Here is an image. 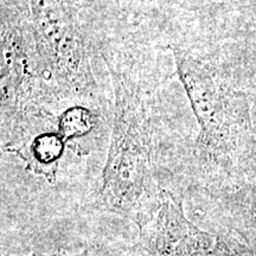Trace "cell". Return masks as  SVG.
<instances>
[{
  "label": "cell",
  "instance_id": "7",
  "mask_svg": "<svg viewBox=\"0 0 256 256\" xmlns=\"http://www.w3.org/2000/svg\"><path fill=\"white\" fill-rule=\"evenodd\" d=\"M212 256H256V254L243 240L228 230L216 236Z\"/></svg>",
  "mask_w": 256,
  "mask_h": 256
},
{
  "label": "cell",
  "instance_id": "9",
  "mask_svg": "<svg viewBox=\"0 0 256 256\" xmlns=\"http://www.w3.org/2000/svg\"><path fill=\"white\" fill-rule=\"evenodd\" d=\"M31 256H46V255H37V254H34ZM74 256H113V255H107L104 254V252H96V250H84L82 252H80L78 255H74Z\"/></svg>",
  "mask_w": 256,
  "mask_h": 256
},
{
  "label": "cell",
  "instance_id": "1",
  "mask_svg": "<svg viewBox=\"0 0 256 256\" xmlns=\"http://www.w3.org/2000/svg\"><path fill=\"white\" fill-rule=\"evenodd\" d=\"M110 72L114 124L100 194L110 211L139 223L156 209L162 190L153 177L151 124L136 83L119 70Z\"/></svg>",
  "mask_w": 256,
  "mask_h": 256
},
{
  "label": "cell",
  "instance_id": "5",
  "mask_svg": "<svg viewBox=\"0 0 256 256\" xmlns=\"http://www.w3.org/2000/svg\"><path fill=\"white\" fill-rule=\"evenodd\" d=\"M66 144L58 130H46L28 136L23 142L12 147V151L26 162L28 168L44 176L52 183Z\"/></svg>",
  "mask_w": 256,
  "mask_h": 256
},
{
  "label": "cell",
  "instance_id": "4",
  "mask_svg": "<svg viewBox=\"0 0 256 256\" xmlns=\"http://www.w3.org/2000/svg\"><path fill=\"white\" fill-rule=\"evenodd\" d=\"M136 226L142 256H212L215 249V236L191 223L182 202L164 188L156 209Z\"/></svg>",
  "mask_w": 256,
  "mask_h": 256
},
{
  "label": "cell",
  "instance_id": "6",
  "mask_svg": "<svg viewBox=\"0 0 256 256\" xmlns=\"http://www.w3.org/2000/svg\"><path fill=\"white\" fill-rule=\"evenodd\" d=\"M92 112L81 106L64 110L57 121V130L66 142L87 134L94 126Z\"/></svg>",
  "mask_w": 256,
  "mask_h": 256
},
{
  "label": "cell",
  "instance_id": "2",
  "mask_svg": "<svg viewBox=\"0 0 256 256\" xmlns=\"http://www.w3.org/2000/svg\"><path fill=\"white\" fill-rule=\"evenodd\" d=\"M179 80L200 127V142L212 159H223L238 145L244 130L242 102L204 63L174 50Z\"/></svg>",
  "mask_w": 256,
  "mask_h": 256
},
{
  "label": "cell",
  "instance_id": "8",
  "mask_svg": "<svg viewBox=\"0 0 256 256\" xmlns=\"http://www.w3.org/2000/svg\"><path fill=\"white\" fill-rule=\"evenodd\" d=\"M243 240L256 254V203L249 208L247 212L236 222V226L230 229Z\"/></svg>",
  "mask_w": 256,
  "mask_h": 256
},
{
  "label": "cell",
  "instance_id": "3",
  "mask_svg": "<svg viewBox=\"0 0 256 256\" xmlns=\"http://www.w3.org/2000/svg\"><path fill=\"white\" fill-rule=\"evenodd\" d=\"M34 38L46 68L68 88H87L90 82L82 34L60 0H30Z\"/></svg>",
  "mask_w": 256,
  "mask_h": 256
}]
</instances>
